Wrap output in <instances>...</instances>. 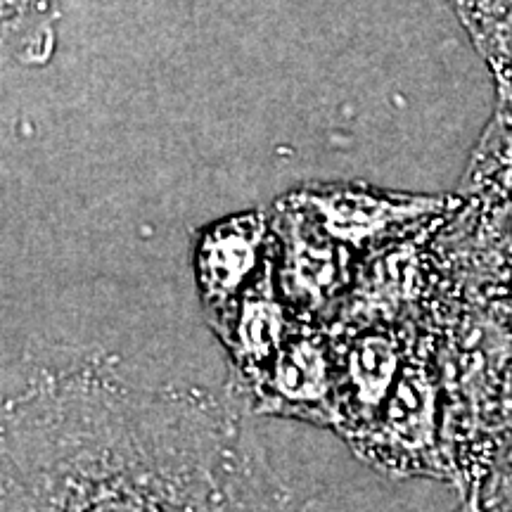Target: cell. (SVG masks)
I'll use <instances>...</instances> for the list:
<instances>
[{"instance_id": "1", "label": "cell", "mask_w": 512, "mask_h": 512, "mask_svg": "<svg viewBox=\"0 0 512 512\" xmlns=\"http://www.w3.org/2000/svg\"><path fill=\"white\" fill-rule=\"evenodd\" d=\"M238 396L140 384L100 349L0 366V510H285Z\"/></svg>"}, {"instance_id": "2", "label": "cell", "mask_w": 512, "mask_h": 512, "mask_svg": "<svg viewBox=\"0 0 512 512\" xmlns=\"http://www.w3.org/2000/svg\"><path fill=\"white\" fill-rule=\"evenodd\" d=\"M349 446L384 475L448 477L441 446V382L430 339H415L377 420Z\"/></svg>"}, {"instance_id": "3", "label": "cell", "mask_w": 512, "mask_h": 512, "mask_svg": "<svg viewBox=\"0 0 512 512\" xmlns=\"http://www.w3.org/2000/svg\"><path fill=\"white\" fill-rule=\"evenodd\" d=\"M280 200L304 211L361 259L437 228L456 209L451 197L408 195L366 183H309Z\"/></svg>"}, {"instance_id": "4", "label": "cell", "mask_w": 512, "mask_h": 512, "mask_svg": "<svg viewBox=\"0 0 512 512\" xmlns=\"http://www.w3.org/2000/svg\"><path fill=\"white\" fill-rule=\"evenodd\" d=\"M268 214L275 275L285 304L294 318L332 325L363 259L280 197Z\"/></svg>"}, {"instance_id": "5", "label": "cell", "mask_w": 512, "mask_h": 512, "mask_svg": "<svg viewBox=\"0 0 512 512\" xmlns=\"http://www.w3.org/2000/svg\"><path fill=\"white\" fill-rule=\"evenodd\" d=\"M335 335V430L354 444L370 430L415 344L411 323L330 325Z\"/></svg>"}, {"instance_id": "6", "label": "cell", "mask_w": 512, "mask_h": 512, "mask_svg": "<svg viewBox=\"0 0 512 512\" xmlns=\"http://www.w3.org/2000/svg\"><path fill=\"white\" fill-rule=\"evenodd\" d=\"M335 335L328 323L297 320L266 375L242 399L252 415L335 430Z\"/></svg>"}, {"instance_id": "7", "label": "cell", "mask_w": 512, "mask_h": 512, "mask_svg": "<svg viewBox=\"0 0 512 512\" xmlns=\"http://www.w3.org/2000/svg\"><path fill=\"white\" fill-rule=\"evenodd\" d=\"M299 318L285 304L275 275L273 238L264 266L245 292L221 313L209 320L211 330L221 339L230 361L228 392L242 401L249 394L290 335Z\"/></svg>"}, {"instance_id": "8", "label": "cell", "mask_w": 512, "mask_h": 512, "mask_svg": "<svg viewBox=\"0 0 512 512\" xmlns=\"http://www.w3.org/2000/svg\"><path fill=\"white\" fill-rule=\"evenodd\" d=\"M271 249V214L249 209L200 228L192 240V271L204 316L219 318L259 275Z\"/></svg>"}, {"instance_id": "9", "label": "cell", "mask_w": 512, "mask_h": 512, "mask_svg": "<svg viewBox=\"0 0 512 512\" xmlns=\"http://www.w3.org/2000/svg\"><path fill=\"white\" fill-rule=\"evenodd\" d=\"M62 0H0V57L43 67L57 48Z\"/></svg>"}]
</instances>
